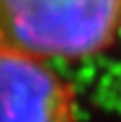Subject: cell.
I'll return each instance as SVG.
<instances>
[{
  "label": "cell",
  "instance_id": "cell-1",
  "mask_svg": "<svg viewBox=\"0 0 121 122\" xmlns=\"http://www.w3.org/2000/svg\"><path fill=\"white\" fill-rule=\"evenodd\" d=\"M121 33V0H0V47L40 61L98 56Z\"/></svg>",
  "mask_w": 121,
  "mask_h": 122
},
{
  "label": "cell",
  "instance_id": "cell-2",
  "mask_svg": "<svg viewBox=\"0 0 121 122\" xmlns=\"http://www.w3.org/2000/svg\"><path fill=\"white\" fill-rule=\"evenodd\" d=\"M0 122H75V94L49 63L0 47Z\"/></svg>",
  "mask_w": 121,
  "mask_h": 122
}]
</instances>
